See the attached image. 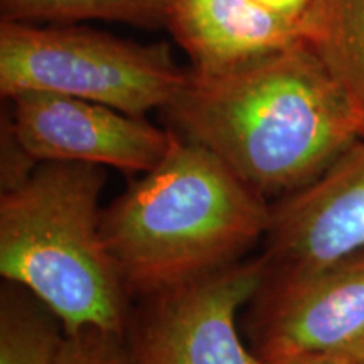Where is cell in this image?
<instances>
[{
    "label": "cell",
    "instance_id": "1",
    "mask_svg": "<svg viewBox=\"0 0 364 364\" xmlns=\"http://www.w3.org/2000/svg\"><path fill=\"white\" fill-rule=\"evenodd\" d=\"M162 113L268 203L302 189L364 139L356 105L304 41L221 73L189 70Z\"/></svg>",
    "mask_w": 364,
    "mask_h": 364
},
{
    "label": "cell",
    "instance_id": "2",
    "mask_svg": "<svg viewBox=\"0 0 364 364\" xmlns=\"http://www.w3.org/2000/svg\"><path fill=\"white\" fill-rule=\"evenodd\" d=\"M270 216L272 203L179 136L156 169L103 208L102 231L130 299L140 300L245 260Z\"/></svg>",
    "mask_w": 364,
    "mask_h": 364
},
{
    "label": "cell",
    "instance_id": "3",
    "mask_svg": "<svg viewBox=\"0 0 364 364\" xmlns=\"http://www.w3.org/2000/svg\"><path fill=\"white\" fill-rule=\"evenodd\" d=\"M103 167L41 162L0 193V275L34 294L66 332L124 334L130 295L102 231Z\"/></svg>",
    "mask_w": 364,
    "mask_h": 364
},
{
    "label": "cell",
    "instance_id": "4",
    "mask_svg": "<svg viewBox=\"0 0 364 364\" xmlns=\"http://www.w3.org/2000/svg\"><path fill=\"white\" fill-rule=\"evenodd\" d=\"M189 78L167 43L140 44L75 24L0 22V95L48 91L145 117Z\"/></svg>",
    "mask_w": 364,
    "mask_h": 364
},
{
    "label": "cell",
    "instance_id": "5",
    "mask_svg": "<svg viewBox=\"0 0 364 364\" xmlns=\"http://www.w3.org/2000/svg\"><path fill=\"white\" fill-rule=\"evenodd\" d=\"M260 257L140 299L124 338L132 364H270L236 324L263 284Z\"/></svg>",
    "mask_w": 364,
    "mask_h": 364
},
{
    "label": "cell",
    "instance_id": "6",
    "mask_svg": "<svg viewBox=\"0 0 364 364\" xmlns=\"http://www.w3.org/2000/svg\"><path fill=\"white\" fill-rule=\"evenodd\" d=\"M247 343L267 363L364 346V248L312 270L263 277Z\"/></svg>",
    "mask_w": 364,
    "mask_h": 364
},
{
    "label": "cell",
    "instance_id": "7",
    "mask_svg": "<svg viewBox=\"0 0 364 364\" xmlns=\"http://www.w3.org/2000/svg\"><path fill=\"white\" fill-rule=\"evenodd\" d=\"M14 132L38 162H80L127 174L156 169L179 135L129 113L66 95L24 91L11 100Z\"/></svg>",
    "mask_w": 364,
    "mask_h": 364
},
{
    "label": "cell",
    "instance_id": "8",
    "mask_svg": "<svg viewBox=\"0 0 364 364\" xmlns=\"http://www.w3.org/2000/svg\"><path fill=\"white\" fill-rule=\"evenodd\" d=\"M265 277L289 275L364 248V139L302 189L272 203Z\"/></svg>",
    "mask_w": 364,
    "mask_h": 364
},
{
    "label": "cell",
    "instance_id": "9",
    "mask_svg": "<svg viewBox=\"0 0 364 364\" xmlns=\"http://www.w3.org/2000/svg\"><path fill=\"white\" fill-rule=\"evenodd\" d=\"M164 27L199 75L231 70L302 41V21L253 0H171Z\"/></svg>",
    "mask_w": 364,
    "mask_h": 364
},
{
    "label": "cell",
    "instance_id": "10",
    "mask_svg": "<svg viewBox=\"0 0 364 364\" xmlns=\"http://www.w3.org/2000/svg\"><path fill=\"white\" fill-rule=\"evenodd\" d=\"M302 41L346 90L364 122V0H312Z\"/></svg>",
    "mask_w": 364,
    "mask_h": 364
},
{
    "label": "cell",
    "instance_id": "11",
    "mask_svg": "<svg viewBox=\"0 0 364 364\" xmlns=\"http://www.w3.org/2000/svg\"><path fill=\"white\" fill-rule=\"evenodd\" d=\"M66 329L43 300L6 282L0 289V364H56Z\"/></svg>",
    "mask_w": 364,
    "mask_h": 364
},
{
    "label": "cell",
    "instance_id": "12",
    "mask_svg": "<svg viewBox=\"0 0 364 364\" xmlns=\"http://www.w3.org/2000/svg\"><path fill=\"white\" fill-rule=\"evenodd\" d=\"M171 0H0L2 21L75 24L81 21L125 22L144 29L166 26Z\"/></svg>",
    "mask_w": 364,
    "mask_h": 364
},
{
    "label": "cell",
    "instance_id": "13",
    "mask_svg": "<svg viewBox=\"0 0 364 364\" xmlns=\"http://www.w3.org/2000/svg\"><path fill=\"white\" fill-rule=\"evenodd\" d=\"M56 364H132L124 334L86 327L66 332Z\"/></svg>",
    "mask_w": 364,
    "mask_h": 364
},
{
    "label": "cell",
    "instance_id": "14",
    "mask_svg": "<svg viewBox=\"0 0 364 364\" xmlns=\"http://www.w3.org/2000/svg\"><path fill=\"white\" fill-rule=\"evenodd\" d=\"M39 164L17 139L9 112L4 110L0 122V193L21 186Z\"/></svg>",
    "mask_w": 364,
    "mask_h": 364
},
{
    "label": "cell",
    "instance_id": "15",
    "mask_svg": "<svg viewBox=\"0 0 364 364\" xmlns=\"http://www.w3.org/2000/svg\"><path fill=\"white\" fill-rule=\"evenodd\" d=\"M275 364H364V346L351 349H338V351L304 354V356Z\"/></svg>",
    "mask_w": 364,
    "mask_h": 364
},
{
    "label": "cell",
    "instance_id": "16",
    "mask_svg": "<svg viewBox=\"0 0 364 364\" xmlns=\"http://www.w3.org/2000/svg\"><path fill=\"white\" fill-rule=\"evenodd\" d=\"M253 2L287 19L302 21L312 0H253Z\"/></svg>",
    "mask_w": 364,
    "mask_h": 364
}]
</instances>
